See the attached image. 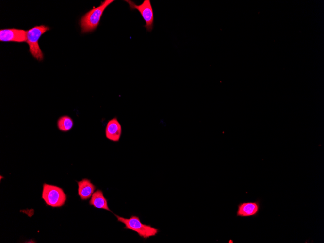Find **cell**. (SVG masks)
<instances>
[{"instance_id":"obj_9","label":"cell","mask_w":324,"mask_h":243,"mask_svg":"<svg viewBox=\"0 0 324 243\" xmlns=\"http://www.w3.org/2000/svg\"><path fill=\"white\" fill-rule=\"evenodd\" d=\"M78 185V194L82 200H86L92 196L95 190V186L91 183L90 180L83 178L77 182Z\"/></svg>"},{"instance_id":"obj_6","label":"cell","mask_w":324,"mask_h":243,"mask_svg":"<svg viewBox=\"0 0 324 243\" xmlns=\"http://www.w3.org/2000/svg\"><path fill=\"white\" fill-rule=\"evenodd\" d=\"M27 31L16 29L7 28L0 30L1 42H14L22 43L26 42Z\"/></svg>"},{"instance_id":"obj_2","label":"cell","mask_w":324,"mask_h":243,"mask_svg":"<svg viewBox=\"0 0 324 243\" xmlns=\"http://www.w3.org/2000/svg\"><path fill=\"white\" fill-rule=\"evenodd\" d=\"M117 221L125 225L124 229H130L137 232L138 235L145 239L155 236L159 232V230L152 227L150 225L143 224L139 217L136 215H131L130 218H125L114 214Z\"/></svg>"},{"instance_id":"obj_10","label":"cell","mask_w":324,"mask_h":243,"mask_svg":"<svg viewBox=\"0 0 324 243\" xmlns=\"http://www.w3.org/2000/svg\"><path fill=\"white\" fill-rule=\"evenodd\" d=\"M89 204L95 208L104 209L112 212L108 205L107 200L104 196L103 192L101 190H97L93 194L89 201Z\"/></svg>"},{"instance_id":"obj_5","label":"cell","mask_w":324,"mask_h":243,"mask_svg":"<svg viewBox=\"0 0 324 243\" xmlns=\"http://www.w3.org/2000/svg\"><path fill=\"white\" fill-rule=\"evenodd\" d=\"M124 1L129 4L130 9H136L139 11L145 21V25L144 26L148 32H151L153 28L154 16L150 0H144L139 5H137L130 0H125Z\"/></svg>"},{"instance_id":"obj_8","label":"cell","mask_w":324,"mask_h":243,"mask_svg":"<svg viewBox=\"0 0 324 243\" xmlns=\"http://www.w3.org/2000/svg\"><path fill=\"white\" fill-rule=\"evenodd\" d=\"M122 134V127L116 117L110 120L105 128L106 137L113 142H118Z\"/></svg>"},{"instance_id":"obj_4","label":"cell","mask_w":324,"mask_h":243,"mask_svg":"<svg viewBox=\"0 0 324 243\" xmlns=\"http://www.w3.org/2000/svg\"><path fill=\"white\" fill-rule=\"evenodd\" d=\"M42 198L47 205L52 207H60L66 200V195L62 188L46 183L43 186Z\"/></svg>"},{"instance_id":"obj_3","label":"cell","mask_w":324,"mask_h":243,"mask_svg":"<svg viewBox=\"0 0 324 243\" xmlns=\"http://www.w3.org/2000/svg\"><path fill=\"white\" fill-rule=\"evenodd\" d=\"M50 28L44 25L34 26L27 31L26 42L29 47L30 54L38 61H42L44 54L39 45L38 41L40 37Z\"/></svg>"},{"instance_id":"obj_1","label":"cell","mask_w":324,"mask_h":243,"mask_svg":"<svg viewBox=\"0 0 324 243\" xmlns=\"http://www.w3.org/2000/svg\"><path fill=\"white\" fill-rule=\"evenodd\" d=\"M114 0H105L97 7H93L80 19L79 24L82 33L93 32L99 24L103 13L105 9Z\"/></svg>"},{"instance_id":"obj_11","label":"cell","mask_w":324,"mask_h":243,"mask_svg":"<svg viewBox=\"0 0 324 243\" xmlns=\"http://www.w3.org/2000/svg\"><path fill=\"white\" fill-rule=\"evenodd\" d=\"M57 127L62 131L67 132L69 131L73 127V119L67 115L60 117L57 121Z\"/></svg>"},{"instance_id":"obj_7","label":"cell","mask_w":324,"mask_h":243,"mask_svg":"<svg viewBox=\"0 0 324 243\" xmlns=\"http://www.w3.org/2000/svg\"><path fill=\"white\" fill-rule=\"evenodd\" d=\"M260 208L259 200L240 203L238 205L236 215L241 217L255 216L259 212Z\"/></svg>"}]
</instances>
